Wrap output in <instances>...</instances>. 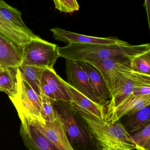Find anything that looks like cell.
<instances>
[{"instance_id":"cell-1","label":"cell","mask_w":150,"mask_h":150,"mask_svg":"<svg viewBox=\"0 0 150 150\" xmlns=\"http://www.w3.org/2000/svg\"><path fill=\"white\" fill-rule=\"evenodd\" d=\"M59 57L66 59L90 63L108 59H131L150 50L149 43L139 45H108L71 43L58 47Z\"/></svg>"},{"instance_id":"cell-2","label":"cell","mask_w":150,"mask_h":150,"mask_svg":"<svg viewBox=\"0 0 150 150\" xmlns=\"http://www.w3.org/2000/svg\"><path fill=\"white\" fill-rule=\"evenodd\" d=\"M96 146L104 150H136L129 133L120 121L112 123L78 112Z\"/></svg>"},{"instance_id":"cell-3","label":"cell","mask_w":150,"mask_h":150,"mask_svg":"<svg viewBox=\"0 0 150 150\" xmlns=\"http://www.w3.org/2000/svg\"><path fill=\"white\" fill-rule=\"evenodd\" d=\"M16 93L9 97L15 108L21 122L37 121L45 124L41 96L24 79L17 68Z\"/></svg>"},{"instance_id":"cell-4","label":"cell","mask_w":150,"mask_h":150,"mask_svg":"<svg viewBox=\"0 0 150 150\" xmlns=\"http://www.w3.org/2000/svg\"><path fill=\"white\" fill-rule=\"evenodd\" d=\"M63 122L70 143L74 150H90L95 145L90 135L69 102L56 101L53 103Z\"/></svg>"},{"instance_id":"cell-5","label":"cell","mask_w":150,"mask_h":150,"mask_svg":"<svg viewBox=\"0 0 150 150\" xmlns=\"http://www.w3.org/2000/svg\"><path fill=\"white\" fill-rule=\"evenodd\" d=\"M57 45L37 36L23 45L22 64L24 65L54 69L59 57Z\"/></svg>"},{"instance_id":"cell-6","label":"cell","mask_w":150,"mask_h":150,"mask_svg":"<svg viewBox=\"0 0 150 150\" xmlns=\"http://www.w3.org/2000/svg\"><path fill=\"white\" fill-rule=\"evenodd\" d=\"M28 122L40 132L57 150H74L57 111V117L53 122H46L45 124L37 121Z\"/></svg>"},{"instance_id":"cell-7","label":"cell","mask_w":150,"mask_h":150,"mask_svg":"<svg viewBox=\"0 0 150 150\" xmlns=\"http://www.w3.org/2000/svg\"><path fill=\"white\" fill-rule=\"evenodd\" d=\"M100 73L110 92L124 75L132 71L129 59H108L90 62Z\"/></svg>"},{"instance_id":"cell-8","label":"cell","mask_w":150,"mask_h":150,"mask_svg":"<svg viewBox=\"0 0 150 150\" xmlns=\"http://www.w3.org/2000/svg\"><path fill=\"white\" fill-rule=\"evenodd\" d=\"M150 104V95L136 96L131 93L107 110L105 117L107 121L113 123L125 116L134 115Z\"/></svg>"},{"instance_id":"cell-9","label":"cell","mask_w":150,"mask_h":150,"mask_svg":"<svg viewBox=\"0 0 150 150\" xmlns=\"http://www.w3.org/2000/svg\"><path fill=\"white\" fill-rule=\"evenodd\" d=\"M53 36L57 41L69 44H100L108 45H128L129 44L115 38H100L81 35L60 28L51 29Z\"/></svg>"},{"instance_id":"cell-10","label":"cell","mask_w":150,"mask_h":150,"mask_svg":"<svg viewBox=\"0 0 150 150\" xmlns=\"http://www.w3.org/2000/svg\"><path fill=\"white\" fill-rule=\"evenodd\" d=\"M64 83L67 88L69 103L74 110L100 120H106L104 106L90 100L65 81Z\"/></svg>"},{"instance_id":"cell-11","label":"cell","mask_w":150,"mask_h":150,"mask_svg":"<svg viewBox=\"0 0 150 150\" xmlns=\"http://www.w3.org/2000/svg\"><path fill=\"white\" fill-rule=\"evenodd\" d=\"M65 66L66 82L90 100L99 103L90 86L88 75L83 68L76 61L68 59H66Z\"/></svg>"},{"instance_id":"cell-12","label":"cell","mask_w":150,"mask_h":150,"mask_svg":"<svg viewBox=\"0 0 150 150\" xmlns=\"http://www.w3.org/2000/svg\"><path fill=\"white\" fill-rule=\"evenodd\" d=\"M23 45H20L0 34V66L17 68L22 64Z\"/></svg>"},{"instance_id":"cell-13","label":"cell","mask_w":150,"mask_h":150,"mask_svg":"<svg viewBox=\"0 0 150 150\" xmlns=\"http://www.w3.org/2000/svg\"><path fill=\"white\" fill-rule=\"evenodd\" d=\"M77 62L87 74L89 83L98 102L104 106L105 104H108L110 100V93L99 70L89 63Z\"/></svg>"},{"instance_id":"cell-14","label":"cell","mask_w":150,"mask_h":150,"mask_svg":"<svg viewBox=\"0 0 150 150\" xmlns=\"http://www.w3.org/2000/svg\"><path fill=\"white\" fill-rule=\"evenodd\" d=\"M20 134L29 150H57L40 132L27 121L21 122Z\"/></svg>"},{"instance_id":"cell-15","label":"cell","mask_w":150,"mask_h":150,"mask_svg":"<svg viewBox=\"0 0 150 150\" xmlns=\"http://www.w3.org/2000/svg\"><path fill=\"white\" fill-rule=\"evenodd\" d=\"M56 97L57 101L69 102L67 88L64 80L61 79L54 69H46L42 77Z\"/></svg>"},{"instance_id":"cell-16","label":"cell","mask_w":150,"mask_h":150,"mask_svg":"<svg viewBox=\"0 0 150 150\" xmlns=\"http://www.w3.org/2000/svg\"><path fill=\"white\" fill-rule=\"evenodd\" d=\"M0 34L20 45H23L32 38L37 37L34 34L27 31L12 25L5 20L0 14Z\"/></svg>"},{"instance_id":"cell-17","label":"cell","mask_w":150,"mask_h":150,"mask_svg":"<svg viewBox=\"0 0 150 150\" xmlns=\"http://www.w3.org/2000/svg\"><path fill=\"white\" fill-rule=\"evenodd\" d=\"M17 68H6L0 66V92H4L8 97L16 93Z\"/></svg>"},{"instance_id":"cell-18","label":"cell","mask_w":150,"mask_h":150,"mask_svg":"<svg viewBox=\"0 0 150 150\" xmlns=\"http://www.w3.org/2000/svg\"><path fill=\"white\" fill-rule=\"evenodd\" d=\"M18 68L24 79L34 91L41 96V79L43 73L46 69L22 64Z\"/></svg>"},{"instance_id":"cell-19","label":"cell","mask_w":150,"mask_h":150,"mask_svg":"<svg viewBox=\"0 0 150 150\" xmlns=\"http://www.w3.org/2000/svg\"><path fill=\"white\" fill-rule=\"evenodd\" d=\"M150 110L149 106L145 107L134 115L128 116L124 126L129 133L143 129L150 124Z\"/></svg>"},{"instance_id":"cell-20","label":"cell","mask_w":150,"mask_h":150,"mask_svg":"<svg viewBox=\"0 0 150 150\" xmlns=\"http://www.w3.org/2000/svg\"><path fill=\"white\" fill-rule=\"evenodd\" d=\"M0 14L6 21L28 33L34 34L24 23L22 18V13L3 1H0Z\"/></svg>"},{"instance_id":"cell-21","label":"cell","mask_w":150,"mask_h":150,"mask_svg":"<svg viewBox=\"0 0 150 150\" xmlns=\"http://www.w3.org/2000/svg\"><path fill=\"white\" fill-rule=\"evenodd\" d=\"M130 61L132 71L150 76V50L134 57Z\"/></svg>"},{"instance_id":"cell-22","label":"cell","mask_w":150,"mask_h":150,"mask_svg":"<svg viewBox=\"0 0 150 150\" xmlns=\"http://www.w3.org/2000/svg\"><path fill=\"white\" fill-rule=\"evenodd\" d=\"M131 136L136 150H150V124Z\"/></svg>"},{"instance_id":"cell-23","label":"cell","mask_w":150,"mask_h":150,"mask_svg":"<svg viewBox=\"0 0 150 150\" xmlns=\"http://www.w3.org/2000/svg\"><path fill=\"white\" fill-rule=\"evenodd\" d=\"M132 93L136 96L150 95V76L143 74L135 84Z\"/></svg>"},{"instance_id":"cell-24","label":"cell","mask_w":150,"mask_h":150,"mask_svg":"<svg viewBox=\"0 0 150 150\" xmlns=\"http://www.w3.org/2000/svg\"><path fill=\"white\" fill-rule=\"evenodd\" d=\"M41 96L45 119L46 122H53L57 117V110L49 98L43 94Z\"/></svg>"},{"instance_id":"cell-25","label":"cell","mask_w":150,"mask_h":150,"mask_svg":"<svg viewBox=\"0 0 150 150\" xmlns=\"http://www.w3.org/2000/svg\"><path fill=\"white\" fill-rule=\"evenodd\" d=\"M53 2L55 8L63 13H73L79 9V5L76 0H54Z\"/></svg>"},{"instance_id":"cell-26","label":"cell","mask_w":150,"mask_h":150,"mask_svg":"<svg viewBox=\"0 0 150 150\" xmlns=\"http://www.w3.org/2000/svg\"><path fill=\"white\" fill-rule=\"evenodd\" d=\"M41 90L42 95H44L47 98H49L52 102V103H54L55 102L57 101V100L54 94L53 93L47 83L42 79H41Z\"/></svg>"},{"instance_id":"cell-27","label":"cell","mask_w":150,"mask_h":150,"mask_svg":"<svg viewBox=\"0 0 150 150\" xmlns=\"http://www.w3.org/2000/svg\"><path fill=\"white\" fill-rule=\"evenodd\" d=\"M144 6L146 9L147 13V18H148V24L150 28V1L149 0H145L144 1Z\"/></svg>"},{"instance_id":"cell-28","label":"cell","mask_w":150,"mask_h":150,"mask_svg":"<svg viewBox=\"0 0 150 150\" xmlns=\"http://www.w3.org/2000/svg\"><path fill=\"white\" fill-rule=\"evenodd\" d=\"M97 150H104L103 149H101V148H97Z\"/></svg>"}]
</instances>
